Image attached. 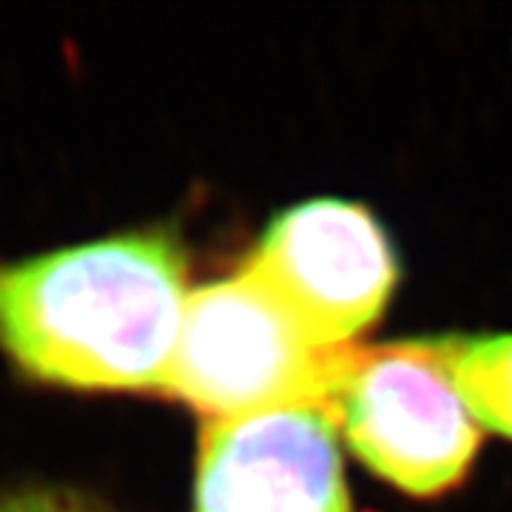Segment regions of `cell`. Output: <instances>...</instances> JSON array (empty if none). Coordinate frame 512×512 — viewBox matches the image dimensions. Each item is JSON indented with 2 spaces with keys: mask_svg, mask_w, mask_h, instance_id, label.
Masks as SVG:
<instances>
[{
  "mask_svg": "<svg viewBox=\"0 0 512 512\" xmlns=\"http://www.w3.org/2000/svg\"><path fill=\"white\" fill-rule=\"evenodd\" d=\"M242 268L256 276L316 348H350L396 288L382 225L362 205L316 200L279 214Z\"/></svg>",
  "mask_w": 512,
  "mask_h": 512,
  "instance_id": "4",
  "label": "cell"
},
{
  "mask_svg": "<svg viewBox=\"0 0 512 512\" xmlns=\"http://www.w3.org/2000/svg\"><path fill=\"white\" fill-rule=\"evenodd\" d=\"M0 512H97L77 495L60 490H29L0 501Z\"/></svg>",
  "mask_w": 512,
  "mask_h": 512,
  "instance_id": "7",
  "label": "cell"
},
{
  "mask_svg": "<svg viewBox=\"0 0 512 512\" xmlns=\"http://www.w3.org/2000/svg\"><path fill=\"white\" fill-rule=\"evenodd\" d=\"M194 512H353L328 410L285 404L205 421Z\"/></svg>",
  "mask_w": 512,
  "mask_h": 512,
  "instance_id": "5",
  "label": "cell"
},
{
  "mask_svg": "<svg viewBox=\"0 0 512 512\" xmlns=\"http://www.w3.org/2000/svg\"><path fill=\"white\" fill-rule=\"evenodd\" d=\"M188 293L168 225L0 262V345L49 382L165 387Z\"/></svg>",
  "mask_w": 512,
  "mask_h": 512,
  "instance_id": "1",
  "label": "cell"
},
{
  "mask_svg": "<svg viewBox=\"0 0 512 512\" xmlns=\"http://www.w3.org/2000/svg\"><path fill=\"white\" fill-rule=\"evenodd\" d=\"M336 350L316 348L271 291L239 268L191 288L163 390L208 419L322 404Z\"/></svg>",
  "mask_w": 512,
  "mask_h": 512,
  "instance_id": "3",
  "label": "cell"
},
{
  "mask_svg": "<svg viewBox=\"0 0 512 512\" xmlns=\"http://www.w3.org/2000/svg\"><path fill=\"white\" fill-rule=\"evenodd\" d=\"M447 365L478 427L512 439V336L447 339Z\"/></svg>",
  "mask_w": 512,
  "mask_h": 512,
  "instance_id": "6",
  "label": "cell"
},
{
  "mask_svg": "<svg viewBox=\"0 0 512 512\" xmlns=\"http://www.w3.org/2000/svg\"><path fill=\"white\" fill-rule=\"evenodd\" d=\"M322 407L367 467L416 498L456 487L481 427L447 365V339L339 348Z\"/></svg>",
  "mask_w": 512,
  "mask_h": 512,
  "instance_id": "2",
  "label": "cell"
}]
</instances>
